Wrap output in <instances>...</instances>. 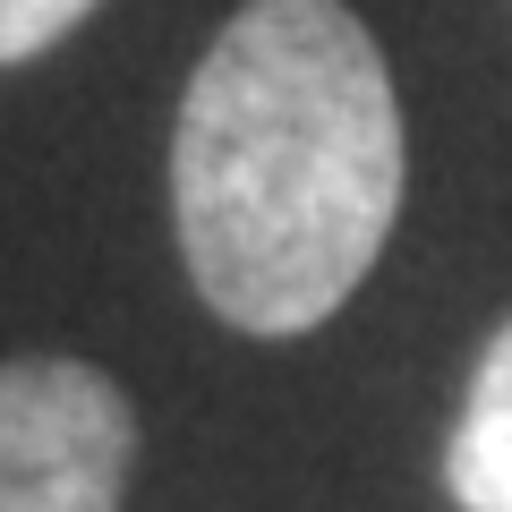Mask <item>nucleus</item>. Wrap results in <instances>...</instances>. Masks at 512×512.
I'll return each instance as SVG.
<instances>
[{
  "mask_svg": "<svg viewBox=\"0 0 512 512\" xmlns=\"http://www.w3.org/2000/svg\"><path fill=\"white\" fill-rule=\"evenodd\" d=\"M171 214L197 299L239 333H308L402 214V103L342 0H248L180 94Z\"/></svg>",
  "mask_w": 512,
  "mask_h": 512,
  "instance_id": "obj_1",
  "label": "nucleus"
},
{
  "mask_svg": "<svg viewBox=\"0 0 512 512\" xmlns=\"http://www.w3.org/2000/svg\"><path fill=\"white\" fill-rule=\"evenodd\" d=\"M137 410L86 359L0 367V512H120Z\"/></svg>",
  "mask_w": 512,
  "mask_h": 512,
  "instance_id": "obj_2",
  "label": "nucleus"
},
{
  "mask_svg": "<svg viewBox=\"0 0 512 512\" xmlns=\"http://www.w3.org/2000/svg\"><path fill=\"white\" fill-rule=\"evenodd\" d=\"M444 487L461 512H512V316L478 350L470 402H461L453 444H444Z\"/></svg>",
  "mask_w": 512,
  "mask_h": 512,
  "instance_id": "obj_3",
  "label": "nucleus"
},
{
  "mask_svg": "<svg viewBox=\"0 0 512 512\" xmlns=\"http://www.w3.org/2000/svg\"><path fill=\"white\" fill-rule=\"evenodd\" d=\"M77 18H94V0H0V69L52 52Z\"/></svg>",
  "mask_w": 512,
  "mask_h": 512,
  "instance_id": "obj_4",
  "label": "nucleus"
}]
</instances>
